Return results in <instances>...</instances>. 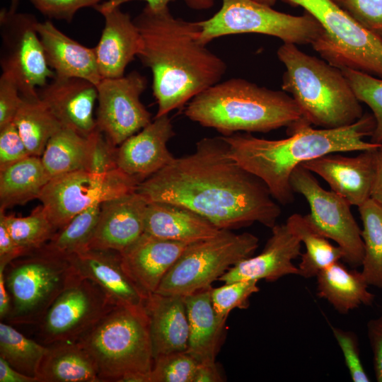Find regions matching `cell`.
Listing matches in <instances>:
<instances>
[{
    "mask_svg": "<svg viewBox=\"0 0 382 382\" xmlns=\"http://www.w3.org/2000/svg\"><path fill=\"white\" fill-rule=\"evenodd\" d=\"M331 329L342 350L352 380L354 382L370 381L360 357L357 335L339 328L332 327Z\"/></svg>",
    "mask_w": 382,
    "mask_h": 382,
    "instance_id": "7bdbcfd3",
    "label": "cell"
},
{
    "mask_svg": "<svg viewBox=\"0 0 382 382\" xmlns=\"http://www.w3.org/2000/svg\"><path fill=\"white\" fill-rule=\"evenodd\" d=\"M358 209L364 247L361 274L369 285L382 289V207L369 198Z\"/></svg>",
    "mask_w": 382,
    "mask_h": 382,
    "instance_id": "836d02e7",
    "label": "cell"
},
{
    "mask_svg": "<svg viewBox=\"0 0 382 382\" xmlns=\"http://www.w3.org/2000/svg\"><path fill=\"white\" fill-rule=\"evenodd\" d=\"M69 257L45 245L9 262L4 270L11 325H37L56 298L78 277Z\"/></svg>",
    "mask_w": 382,
    "mask_h": 382,
    "instance_id": "52a82bcc",
    "label": "cell"
},
{
    "mask_svg": "<svg viewBox=\"0 0 382 382\" xmlns=\"http://www.w3.org/2000/svg\"><path fill=\"white\" fill-rule=\"evenodd\" d=\"M148 201L137 191L101 203L98 224L88 249L118 252L144 233Z\"/></svg>",
    "mask_w": 382,
    "mask_h": 382,
    "instance_id": "7402d4cb",
    "label": "cell"
},
{
    "mask_svg": "<svg viewBox=\"0 0 382 382\" xmlns=\"http://www.w3.org/2000/svg\"><path fill=\"white\" fill-rule=\"evenodd\" d=\"M134 22L141 37L137 57L152 72L155 117L183 108L220 82L226 64L199 42L197 21L175 18L168 7L154 11L145 6Z\"/></svg>",
    "mask_w": 382,
    "mask_h": 382,
    "instance_id": "7a4b0ae2",
    "label": "cell"
},
{
    "mask_svg": "<svg viewBox=\"0 0 382 382\" xmlns=\"http://www.w3.org/2000/svg\"><path fill=\"white\" fill-rule=\"evenodd\" d=\"M100 206L101 203L93 204L76 215L45 246L66 257L88 249L98 224Z\"/></svg>",
    "mask_w": 382,
    "mask_h": 382,
    "instance_id": "8d00e7d4",
    "label": "cell"
},
{
    "mask_svg": "<svg viewBox=\"0 0 382 382\" xmlns=\"http://www.w3.org/2000/svg\"><path fill=\"white\" fill-rule=\"evenodd\" d=\"M39 21L32 14L0 12L2 73L11 77L23 97L39 98L37 89L55 76L48 66L43 46L37 32Z\"/></svg>",
    "mask_w": 382,
    "mask_h": 382,
    "instance_id": "7c38bea8",
    "label": "cell"
},
{
    "mask_svg": "<svg viewBox=\"0 0 382 382\" xmlns=\"http://www.w3.org/2000/svg\"><path fill=\"white\" fill-rule=\"evenodd\" d=\"M301 242L286 223L276 224L262 251L244 259L229 268L219 281L228 283L241 280L265 279L274 282L289 274H299L292 260L301 256Z\"/></svg>",
    "mask_w": 382,
    "mask_h": 382,
    "instance_id": "ffe728a7",
    "label": "cell"
},
{
    "mask_svg": "<svg viewBox=\"0 0 382 382\" xmlns=\"http://www.w3.org/2000/svg\"><path fill=\"white\" fill-rule=\"evenodd\" d=\"M186 5L194 10L209 9L214 4L215 0H184ZM259 2L272 6L276 0H256Z\"/></svg>",
    "mask_w": 382,
    "mask_h": 382,
    "instance_id": "db71d44e",
    "label": "cell"
},
{
    "mask_svg": "<svg viewBox=\"0 0 382 382\" xmlns=\"http://www.w3.org/2000/svg\"><path fill=\"white\" fill-rule=\"evenodd\" d=\"M35 8L50 19L71 22L76 13L86 7L94 8L105 0H29Z\"/></svg>",
    "mask_w": 382,
    "mask_h": 382,
    "instance_id": "ee69618b",
    "label": "cell"
},
{
    "mask_svg": "<svg viewBox=\"0 0 382 382\" xmlns=\"http://www.w3.org/2000/svg\"><path fill=\"white\" fill-rule=\"evenodd\" d=\"M6 266L0 265V318L6 320L11 308V299L7 289L4 270Z\"/></svg>",
    "mask_w": 382,
    "mask_h": 382,
    "instance_id": "f5cc1de1",
    "label": "cell"
},
{
    "mask_svg": "<svg viewBox=\"0 0 382 382\" xmlns=\"http://www.w3.org/2000/svg\"><path fill=\"white\" fill-rule=\"evenodd\" d=\"M116 305L92 280L79 277L48 308L38 325L43 345L76 342Z\"/></svg>",
    "mask_w": 382,
    "mask_h": 382,
    "instance_id": "5bb4252c",
    "label": "cell"
},
{
    "mask_svg": "<svg viewBox=\"0 0 382 382\" xmlns=\"http://www.w3.org/2000/svg\"><path fill=\"white\" fill-rule=\"evenodd\" d=\"M374 127V117L364 114L348 126L314 129L305 125L281 139L259 138L248 132L221 137L231 157L260 178L278 203L288 204L294 199L290 179L296 167L330 154L377 149L381 145L365 140Z\"/></svg>",
    "mask_w": 382,
    "mask_h": 382,
    "instance_id": "3957f363",
    "label": "cell"
},
{
    "mask_svg": "<svg viewBox=\"0 0 382 382\" xmlns=\"http://www.w3.org/2000/svg\"><path fill=\"white\" fill-rule=\"evenodd\" d=\"M47 347L37 371L39 382H100L93 359L78 342Z\"/></svg>",
    "mask_w": 382,
    "mask_h": 382,
    "instance_id": "f1b7e54d",
    "label": "cell"
},
{
    "mask_svg": "<svg viewBox=\"0 0 382 382\" xmlns=\"http://www.w3.org/2000/svg\"><path fill=\"white\" fill-rule=\"evenodd\" d=\"M69 257L79 276L96 283L116 306H144L146 298L125 271L118 251L90 248Z\"/></svg>",
    "mask_w": 382,
    "mask_h": 382,
    "instance_id": "603a6c76",
    "label": "cell"
},
{
    "mask_svg": "<svg viewBox=\"0 0 382 382\" xmlns=\"http://www.w3.org/2000/svg\"><path fill=\"white\" fill-rule=\"evenodd\" d=\"M36 29L47 64L57 76L81 78L98 85L103 78L94 47H87L71 39L50 21L38 22Z\"/></svg>",
    "mask_w": 382,
    "mask_h": 382,
    "instance_id": "d4e9b609",
    "label": "cell"
},
{
    "mask_svg": "<svg viewBox=\"0 0 382 382\" xmlns=\"http://www.w3.org/2000/svg\"><path fill=\"white\" fill-rule=\"evenodd\" d=\"M41 100L63 127L88 137L96 128L97 86L83 79L55 75L37 89Z\"/></svg>",
    "mask_w": 382,
    "mask_h": 382,
    "instance_id": "d6986e66",
    "label": "cell"
},
{
    "mask_svg": "<svg viewBox=\"0 0 382 382\" xmlns=\"http://www.w3.org/2000/svg\"><path fill=\"white\" fill-rule=\"evenodd\" d=\"M367 335L373 353V364L376 381L382 382V316L367 323Z\"/></svg>",
    "mask_w": 382,
    "mask_h": 382,
    "instance_id": "7dc6e473",
    "label": "cell"
},
{
    "mask_svg": "<svg viewBox=\"0 0 382 382\" xmlns=\"http://www.w3.org/2000/svg\"><path fill=\"white\" fill-rule=\"evenodd\" d=\"M199 364L187 350L159 357L154 359L149 382H194Z\"/></svg>",
    "mask_w": 382,
    "mask_h": 382,
    "instance_id": "f35d334b",
    "label": "cell"
},
{
    "mask_svg": "<svg viewBox=\"0 0 382 382\" xmlns=\"http://www.w3.org/2000/svg\"><path fill=\"white\" fill-rule=\"evenodd\" d=\"M25 253L15 243L4 223L0 221V265L7 266L12 260Z\"/></svg>",
    "mask_w": 382,
    "mask_h": 382,
    "instance_id": "c3c4849f",
    "label": "cell"
},
{
    "mask_svg": "<svg viewBox=\"0 0 382 382\" xmlns=\"http://www.w3.org/2000/svg\"><path fill=\"white\" fill-rule=\"evenodd\" d=\"M356 21L382 39V0H333Z\"/></svg>",
    "mask_w": 382,
    "mask_h": 382,
    "instance_id": "b9f144b4",
    "label": "cell"
},
{
    "mask_svg": "<svg viewBox=\"0 0 382 382\" xmlns=\"http://www.w3.org/2000/svg\"><path fill=\"white\" fill-rule=\"evenodd\" d=\"M184 114L221 136L240 132L265 133L281 127H286L290 134L310 125L286 92L259 86L241 78L219 82L199 93L189 101Z\"/></svg>",
    "mask_w": 382,
    "mask_h": 382,
    "instance_id": "277c9868",
    "label": "cell"
},
{
    "mask_svg": "<svg viewBox=\"0 0 382 382\" xmlns=\"http://www.w3.org/2000/svg\"><path fill=\"white\" fill-rule=\"evenodd\" d=\"M221 8L211 18L197 21L199 42L207 45L228 35L258 33L276 37L284 42L313 44L323 29L310 13L293 16L276 11L256 0H221Z\"/></svg>",
    "mask_w": 382,
    "mask_h": 382,
    "instance_id": "30bf717a",
    "label": "cell"
},
{
    "mask_svg": "<svg viewBox=\"0 0 382 382\" xmlns=\"http://www.w3.org/2000/svg\"><path fill=\"white\" fill-rule=\"evenodd\" d=\"M154 359L186 351L189 325L184 297L153 293L144 301Z\"/></svg>",
    "mask_w": 382,
    "mask_h": 382,
    "instance_id": "cb8c5ba5",
    "label": "cell"
},
{
    "mask_svg": "<svg viewBox=\"0 0 382 382\" xmlns=\"http://www.w3.org/2000/svg\"><path fill=\"white\" fill-rule=\"evenodd\" d=\"M0 382H39L33 376L23 374L0 357Z\"/></svg>",
    "mask_w": 382,
    "mask_h": 382,
    "instance_id": "f907efd6",
    "label": "cell"
},
{
    "mask_svg": "<svg viewBox=\"0 0 382 382\" xmlns=\"http://www.w3.org/2000/svg\"><path fill=\"white\" fill-rule=\"evenodd\" d=\"M88 153L86 168L91 173L105 174L119 168L116 162L117 146L97 128L88 137Z\"/></svg>",
    "mask_w": 382,
    "mask_h": 382,
    "instance_id": "60d3db41",
    "label": "cell"
},
{
    "mask_svg": "<svg viewBox=\"0 0 382 382\" xmlns=\"http://www.w3.org/2000/svg\"><path fill=\"white\" fill-rule=\"evenodd\" d=\"M50 180L40 156H29L0 170V210L38 199Z\"/></svg>",
    "mask_w": 382,
    "mask_h": 382,
    "instance_id": "f546056e",
    "label": "cell"
},
{
    "mask_svg": "<svg viewBox=\"0 0 382 382\" xmlns=\"http://www.w3.org/2000/svg\"><path fill=\"white\" fill-rule=\"evenodd\" d=\"M258 238L248 232L221 229L215 236L188 244L167 272L155 293L185 296L212 288L231 267L253 255Z\"/></svg>",
    "mask_w": 382,
    "mask_h": 382,
    "instance_id": "ba28073f",
    "label": "cell"
},
{
    "mask_svg": "<svg viewBox=\"0 0 382 382\" xmlns=\"http://www.w3.org/2000/svg\"><path fill=\"white\" fill-rule=\"evenodd\" d=\"M316 277L318 296L340 313L346 314L361 305L371 306L374 301L361 272L349 269L340 261L321 270Z\"/></svg>",
    "mask_w": 382,
    "mask_h": 382,
    "instance_id": "83f0119b",
    "label": "cell"
},
{
    "mask_svg": "<svg viewBox=\"0 0 382 382\" xmlns=\"http://www.w3.org/2000/svg\"><path fill=\"white\" fill-rule=\"evenodd\" d=\"M286 224L306 248L301 255L298 275L306 279L315 277L321 270L342 260L341 248L332 245L328 238L316 231L307 215L293 214L289 216Z\"/></svg>",
    "mask_w": 382,
    "mask_h": 382,
    "instance_id": "4dcf8cb0",
    "label": "cell"
},
{
    "mask_svg": "<svg viewBox=\"0 0 382 382\" xmlns=\"http://www.w3.org/2000/svg\"><path fill=\"white\" fill-rule=\"evenodd\" d=\"M22 103V96L14 80L2 73L0 77V128L13 122Z\"/></svg>",
    "mask_w": 382,
    "mask_h": 382,
    "instance_id": "bcb514c9",
    "label": "cell"
},
{
    "mask_svg": "<svg viewBox=\"0 0 382 382\" xmlns=\"http://www.w3.org/2000/svg\"><path fill=\"white\" fill-rule=\"evenodd\" d=\"M29 156L13 122L0 128V170Z\"/></svg>",
    "mask_w": 382,
    "mask_h": 382,
    "instance_id": "f6af8a7d",
    "label": "cell"
},
{
    "mask_svg": "<svg viewBox=\"0 0 382 382\" xmlns=\"http://www.w3.org/2000/svg\"><path fill=\"white\" fill-rule=\"evenodd\" d=\"M18 4H19V0H11V6L8 10L12 12H16Z\"/></svg>",
    "mask_w": 382,
    "mask_h": 382,
    "instance_id": "9f6ffc18",
    "label": "cell"
},
{
    "mask_svg": "<svg viewBox=\"0 0 382 382\" xmlns=\"http://www.w3.org/2000/svg\"><path fill=\"white\" fill-rule=\"evenodd\" d=\"M76 342L100 382H149L154 359L144 306H115Z\"/></svg>",
    "mask_w": 382,
    "mask_h": 382,
    "instance_id": "8992f818",
    "label": "cell"
},
{
    "mask_svg": "<svg viewBox=\"0 0 382 382\" xmlns=\"http://www.w3.org/2000/svg\"><path fill=\"white\" fill-rule=\"evenodd\" d=\"M211 289L183 296L189 325L187 351L203 364L215 363L226 320L213 307Z\"/></svg>",
    "mask_w": 382,
    "mask_h": 382,
    "instance_id": "4316f807",
    "label": "cell"
},
{
    "mask_svg": "<svg viewBox=\"0 0 382 382\" xmlns=\"http://www.w3.org/2000/svg\"><path fill=\"white\" fill-rule=\"evenodd\" d=\"M377 149L360 151L355 156L330 154L301 166L322 178L351 206L359 207L370 198Z\"/></svg>",
    "mask_w": 382,
    "mask_h": 382,
    "instance_id": "e0dca14e",
    "label": "cell"
},
{
    "mask_svg": "<svg viewBox=\"0 0 382 382\" xmlns=\"http://www.w3.org/2000/svg\"><path fill=\"white\" fill-rule=\"evenodd\" d=\"M136 191L149 202L186 207L219 229L256 222L272 228L282 212L265 184L231 157L221 136L201 139L194 152L175 157Z\"/></svg>",
    "mask_w": 382,
    "mask_h": 382,
    "instance_id": "6da1fadb",
    "label": "cell"
},
{
    "mask_svg": "<svg viewBox=\"0 0 382 382\" xmlns=\"http://www.w3.org/2000/svg\"><path fill=\"white\" fill-rule=\"evenodd\" d=\"M88 153V137L63 127L50 138L40 158L51 179L85 169Z\"/></svg>",
    "mask_w": 382,
    "mask_h": 382,
    "instance_id": "d6a6232c",
    "label": "cell"
},
{
    "mask_svg": "<svg viewBox=\"0 0 382 382\" xmlns=\"http://www.w3.org/2000/svg\"><path fill=\"white\" fill-rule=\"evenodd\" d=\"M13 123L30 154L40 157L50 138L63 127L40 97L22 96Z\"/></svg>",
    "mask_w": 382,
    "mask_h": 382,
    "instance_id": "1f68e13d",
    "label": "cell"
},
{
    "mask_svg": "<svg viewBox=\"0 0 382 382\" xmlns=\"http://www.w3.org/2000/svg\"><path fill=\"white\" fill-rule=\"evenodd\" d=\"M127 0H105L93 8L104 18V28L94 47L99 72L103 79L125 75L127 65L141 48L137 26L128 13L120 9Z\"/></svg>",
    "mask_w": 382,
    "mask_h": 382,
    "instance_id": "2e32d148",
    "label": "cell"
},
{
    "mask_svg": "<svg viewBox=\"0 0 382 382\" xmlns=\"http://www.w3.org/2000/svg\"><path fill=\"white\" fill-rule=\"evenodd\" d=\"M220 230L186 207L167 202H148L144 233L151 236L190 243L212 237Z\"/></svg>",
    "mask_w": 382,
    "mask_h": 382,
    "instance_id": "484cf974",
    "label": "cell"
},
{
    "mask_svg": "<svg viewBox=\"0 0 382 382\" xmlns=\"http://www.w3.org/2000/svg\"><path fill=\"white\" fill-rule=\"evenodd\" d=\"M174 135L168 115L155 117L148 125L117 147V167L139 183L143 181L175 158L167 147Z\"/></svg>",
    "mask_w": 382,
    "mask_h": 382,
    "instance_id": "ac0fdd59",
    "label": "cell"
},
{
    "mask_svg": "<svg viewBox=\"0 0 382 382\" xmlns=\"http://www.w3.org/2000/svg\"><path fill=\"white\" fill-rule=\"evenodd\" d=\"M224 381L217 365L213 364L200 363L195 376L194 382H221Z\"/></svg>",
    "mask_w": 382,
    "mask_h": 382,
    "instance_id": "816d5d0a",
    "label": "cell"
},
{
    "mask_svg": "<svg viewBox=\"0 0 382 382\" xmlns=\"http://www.w3.org/2000/svg\"><path fill=\"white\" fill-rule=\"evenodd\" d=\"M188 244L144 233L119 253L125 271L146 299L156 292L167 272Z\"/></svg>",
    "mask_w": 382,
    "mask_h": 382,
    "instance_id": "44dd1931",
    "label": "cell"
},
{
    "mask_svg": "<svg viewBox=\"0 0 382 382\" xmlns=\"http://www.w3.org/2000/svg\"><path fill=\"white\" fill-rule=\"evenodd\" d=\"M47 349V345L25 337L11 324L1 322L0 357L21 373L37 378Z\"/></svg>",
    "mask_w": 382,
    "mask_h": 382,
    "instance_id": "e575fe53",
    "label": "cell"
},
{
    "mask_svg": "<svg viewBox=\"0 0 382 382\" xmlns=\"http://www.w3.org/2000/svg\"><path fill=\"white\" fill-rule=\"evenodd\" d=\"M300 6L323 31L311 45L329 64L382 78V39L365 28L333 0H282Z\"/></svg>",
    "mask_w": 382,
    "mask_h": 382,
    "instance_id": "9c48e42d",
    "label": "cell"
},
{
    "mask_svg": "<svg viewBox=\"0 0 382 382\" xmlns=\"http://www.w3.org/2000/svg\"><path fill=\"white\" fill-rule=\"evenodd\" d=\"M361 103L373 112L375 127L370 141L382 145V78L349 68L340 69Z\"/></svg>",
    "mask_w": 382,
    "mask_h": 382,
    "instance_id": "74e56055",
    "label": "cell"
},
{
    "mask_svg": "<svg viewBox=\"0 0 382 382\" xmlns=\"http://www.w3.org/2000/svg\"><path fill=\"white\" fill-rule=\"evenodd\" d=\"M290 181L294 192L302 195L309 205L306 215L312 226L337 243L345 263L352 268L361 266L364 242L351 205L332 190L323 188L313 173L301 165L294 169Z\"/></svg>",
    "mask_w": 382,
    "mask_h": 382,
    "instance_id": "4fadbf2b",
    "label": "cell"
},
{
    "mask_svg": "<svg viewBox=\"0 0 382 382\" xmlns=\"http://www.w3.org/2000/svg\"><path fill=\"white\" fill-rule=\"evenodd\" d=\"M286 71L282 90L291 94L303 118L322 128L350 125L363 116L360 101L342 70L284 42L277 52Z\"/></svg>",
    "mask_w": 382,
    "mask_h": 382,
    "instance_id": "5b68a950",
    "label": "cell"
},
{
    "mask_svg": "<svg viewBox=\"0 0 382 382\" xmlns=\"http://www.w3.org/2000/svg\"><path fill=\"white\" fill-rule=\"evenodd\" d=\"M370 198L382 207V145L376 151V170Z\"/></svg>",
    "mask_w": 382,
    "mask_h": 382,
    "instance_id": "681fc988",
    "label": "cell"
},
{
    "mask_svg": "<svg viewBox=\"0 0 382 382\" xmlns=\"http://www.w3.org/2000/svg\"><path fill=\"white\" fill-rule=\"evenodd\" d=\"M146 86V78L137 71L102 79L97 86V129L114 145L118 146L152 121L140 99Z\"/></svg>",
    "mask_w": 382,
    "mask_h": 382,
    "instance_id": "9a60e30c",
    "label": "cell"
},
{
    "mask_svg": "<svg viewBox=\"0 0 382 382\" xmlns=\"http://www.w3.org/2000/svg\"><path fill=\"white\" fill-rule=\"evenodd\" d=\"M258 281L241 280L224 283V285L211 289V299L217 315L226 320L234 308H247L249 298L259 291Z\"/></svg>",
    "mask_w": 382,
    "mask_h": 382,
    "instance_id": "ab89813d",
    "label": "cell"
},
{
    "mask_svg": "<svg viewBox=\"0 0 382 382\" xmlns=\"http://www.w3.org/2000/svg\"><path fill=\"white\" fill-rule=\"evenodd\" d=\"M0 221L25 253L42 248L57 232L42 204L26 216L6 214L4 211L0 210Z\"/></svg>",
    "mask_w": 382,
    "mask_h": 382,
    "instance_id": "d590c367",
    "label": "cell"
},
{
    "mask_svg": "<svg viewBox=\"0 0 382 382\" xmlns=\"http://www.w3.org/2000/svg\"><path fill=\"white\" fill-rule=\"evenodd\" d=\"M128 2L132 1H143L146 3V6L149 8L157 11L168 7V4L175 0H127Z\"/></svg>",
    "mask_w": 382,
    "mask_h": 382,
    "instance_id": "11a10c76",
    "label": "cell"
},
{
    "mask_svg": "<svg viewBox=\"0 0 382 382\" xmlns=\"http://www.w3.org/2000/svg\"><path fill=\"white\" fill-rule=\"evenodd\" d=\"M139 183L120 168L105 174L82 169L52 178L38 199L57 231L91 206L136 191Z\"/></svg>",
    "mask_w": 382,
    "mask_h": 382,
    "instance_id": "8fae6325",
    "label": "cell"
}]
</instances>
